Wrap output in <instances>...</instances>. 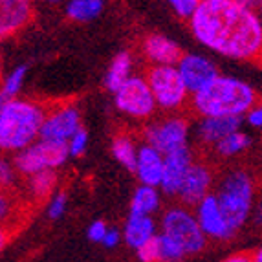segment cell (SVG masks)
Instances as JSON below:
<instances>
[{"mask_svg":"<svg viewBox=\"0 0 262 262\" xmlns=\"http://www.w3.org/2000/svg\"><path fill=\"white\" fill-rule=\"evenodd\" d=\"M258 11H260V17H262V0L258 2Z\"/></svg>","mask_w":262,"mask_h":262,"instance_id":"39","label":"cell"},{"mask_svg":"<svg viewBox=\"0 0 262 262\" xmlns=\"http://www.w3.org/2000/svg\"><path fill=\"white\" fill-rule=\"evenodd\" d=\"M44 2H53V4H57V2H61V0H44Z\"/></svg>","mask_w":262,"mask_h":262,"instance_id":"40","label":"cell"},{"mask_svg":"<svg viewBox=\"0 0 262 262\" xmlns=\"http://www.w3.org/2000/svg\"><path fill=\"white\" fill-rule=\"evenodd\" d=\"M222 262H253V253L251 251H238V253L229 255Z\"/></svg>","mask_w":262,"mask_h":262,"instance_id":"33","label":"cell"},{"mask_svg":"<svg viewBox=\"0 0 262 262\" xmlns=\"http://www.w3.org/2000/svg\"><path fill=\"white\" fill-rule=\"evenodd\" d=\"M251 253H253V262H262V246L251 251Z\"/></svg>","mask_w":262,"mask_h":262,"instance_id":"37","label":"cell"},{"mask_svg":"<svg viewBox=\"0 0 262 262\" xmlns=\"http://www.w3.org/2000/svg\"><path fill=\"white\" fill-rule=\"evenodd\" d=\"M248 123L251 125V127H257V128L262 127V105L260 103H257V105L248 112Z\"/></svg>","mask_w":262,"mask_h":262,"instance_id":"32","label":"cell"},{"mask_svg":"<svg viewBox=\"0 0 262 262\" xmlns=\"http://www.w3.org/2000/svg\"><path fill=\"white\" fill-rule=\"evenodd\" d=\"M242 125V118H204L198 127V136L206 145H216L236 132Z\"/></svg>","mask_w":262,"mask_h":262,"instance_id":"18","label":"cell"},{"mask_svg":"<svg viewBox=\"0 0 262 262\" xmlns=\"http://www.w3.org/2000/svg\"><path fill=\"white\" fill-rule=\"evenodd\" d=\"M216 196L233 236L244 226L253 206V182L244 170L229 172L220 184Z\"/></svg>","mask_w":262,"mask_h":262,"instance_id":"4","label":"cell"},{"mask_svg":"<svg viewBox=\"0 0 262 262\" xmlns=\"http://www.w3.org/2000/svg\"><path fill=\"white\" fill-rule=\"evenodd\" d=\"M191 165H192V158L187 147L165 154L162 185H160V187H162L167 194H178L180 187L184 184V180H185V176H187V170Z\"/></svg>","mask_w":262,"mask_h":262,"instance_id":"14","label":"cell"},{"mask_svg":"<svg viewBox=\"0 0 262 262\" xmlns=\"http://www.w3.org/2000/svg\"><path fill=\"white\" fill-rule=\"evenodd\" d=\"M103 9V0H72L66 6V13L72 20L86 22L96 18Z\"/></svg>","mask_w":262,"mask_h":262,"instance_id":"23","label":"cell"},{"mask_svg":"<svg viewBox=\"0 0 262 262\" xmlns=\"http://www.w3.org/2000/svg\"><path fill=\"white\" fill-rule=\"evenodd\" d=\"M70 156L68 143H55V141L39 140L26 149L18 150L15 158V169L26 176H33L42 170L61 167Z\"/></svg>","mask_w":262,"mask_h":262,"instance_id":"6","label":"cell"},{"mask_svg":"<svg viewBox=\"0 0 262 262\" xmlns=\"http://www.w3.org/2000/svg\"><path fill=\"white\" fill-rule=\"evenodd\" d=\"M167 2L174 8V11L180 15V17L191 18L192 13H194L196 8L200 6L202 0H167Z\"/></svg>","mask_w":262,"mask_h":262,"instance_id":"28","label":"cell"},{"mask_svg":"<svg viewBox=\"0 0 262 262\" xmlns=\"http://www.w3.org/2000/svg\"><path fill=\"white\" fill-rule=\"evenodd\" d=\"M106 233H108V227H106V224L103 220H96L92 226L88 227V238L94 242H101L103 244Z\"/></svg>","mask_w":262,"mask_h":262,"instance_id":"31","label":"cell"},{"mask_svg":"<svg viewBox=\"0 0 262 262\" xmlns=\"http://www.w3.org/2000/svg\"><path fill=\"white\" fill-rule=\"evenodd\" d=\"M64 209H66V194H64V192H59V194H57V196H53L52 202H50L48 216L52 220L61 219L62 213H64Z\"/></svg>","mask_w":262,"mask_h":262,"instance_id":"30","label":"cell"},{"mask_svg":"<svg viewBox=\"0 0 262 262\" xmlns=\"http://www.w3.org/2000/svg\"><path fill=\"white\" fill-rule=\"evenodd\" d=\"M26 72H28V66L22 64V66H17V68L8 75V79L4 81V86H2V94H0V101H2V103L9 99H15V96H17L18 90H20L22 83H24Z\"/></svg>","mask_w":262,"mask_h":262,"instance_id":"26","label":"cell"},{"mask_svg":"<svg viewBox=\"0 0 262 262\" xmlns=\"http://www.w3.org/2000/svg\"><path fill=\"white\" fill-rule=\"evenodd\" d=\"M57 184V174L53 172V169L42 170L37 174L30 176V191L37 200H44L46 196L52 194V191L55 189Z\"/></svg>","mask_w":262,"mask_h":262,"instance_id":"25","label":"cell"},{"mask_svg":"<svg viewBox=\"0 0 262 262\" xmlns=\"http://www.w3.org/2000/svg\"><path fill=\"white\" fill-rule=\"evenodd\" d=\"M178 70L191 94H198L219 77L216 66L196 53H185L178 62Z\"/></svg>","mask_w":262,"mask_h":262,"instance_id":"11","label":"cell"},{"mask_svg":"<svg viewBox=\"0 0 262 262\" xmlns=\"http://www.w3.org/2000/svg\"><path fill=\"white\" fill-rule=\"evenodd\" d=\"M123 236H125V242L134 249H140L150 238H154L156 233H154V222L150 219V214H140V213L128 214Z\"/></svg>","mask_w":262,"mask_h":262,"instance_id":"19","label":"cell"},{"mask_svg":"<svg viewBox=\"0 0 262 262\" xmlns=\"http://www.w3.org/2000/svg\"><path fill=\"white\" fill-rule=\"evenodd\" d=\"M255 222H257L258 226H262V200L258 202V206L255 207Z\"/></svg>","mask_w":262,"mask_h":262,"instance_id":"36","label":"cell"},{"mask_svg":"<svg viewBox=\"0 0 262 262\" xmlns=\"http://www.w3.org/2000/svg\"><path fill=\"white\" fill-rule=\"evenodd\" d=\"M211 184H213V170H211V167L207 163L192 162V165L187 170L184 184L180 187L178 196L182 198V202H185L189 206L200 204L209 194Z\"/></svg>","mask_w":262,"mask_h":262,"instance_id":"12","label":"cell"},{"mask_svg":"<svg viewBox=\"0 0 262 262\" xmlns=\"http://www.w3.org/2000/svg\"><path fill=\"white\" fill-rule=\"evenodd\" d=\"M249 145H251V138L244 132L236 130L233 134H229L227 138H224L222 141L214 145V149L219 152V156L222 158H231V156H236V154L244 152L248 149Z\"/></svg>","mask_w":262,"mask_h":262,"instance_id":"24","label":"cell"},{"mask_svg":"<svg viewBox=\"0 0 262 262\" xmlns=\"http://www.w3.org/2000/svg\"><path fill=\"white\" fill-rule=\"evenodd\" d=\"M143 52L150 62L160 66H176L182 61V57L185 55L174 40L167 39L163 35H158V33L145 37Z\"/></svg>","mask_w":262,"mask_h":262,"instance_id":"16","label":"cell"},{"mask_svg":"<svg viewBox=\"0 0 262 262\" xmlns=\"http://www.w3.org/2000/svg\"><path fill=\"white\" fill-rule=\"evenodd\" d=\"M86 145H88V132L84 128H79L74 138L70 140V143H68L70 154L72 156H81L86 150Z\"/></svg>","mask_w":262,"mask_h":262,"instance_id":"29","label":"cell"},{"mask_svg":"<svg viewBox=\"0 0 262 262\" xmlns=\"http://www.w3.org/2000/svg\"><path fill=\"white\" fill-rule=\"evenodd\" d=\"M187 132L189 127L184 118H169L150 125L145 132V138L154 149H158L162 154H169L184 149L187 143Z\"/></svg>","mask_w":262,"mask_h":262,"instance_id":"9","label":"cell"},{"mask_svg":"<svg viewBox=\"0 0 262 262\" xmlns=\"http://www.w3.org/2000/svg\"><path fill=\"white\" fill-rule=\"evenodd\" d=\"M116 106L132 118H149L156 108V97L150 90L147 79L130 77L114 94Z\"/></svg>","mask_w":262,"mask_h":262,"instance_id":"8","label":"cell"},{"mask_svg":"<svg viewBox=\"0 0 262 262\" xmlns=\"http://www.w3.org/2000/svg\"><path fill=\"white\" fill-rule=\"evenodd\" d=\"M136 251H138V257H140L141 262H163L162 244H160V236L158 235Z\"/></svg>","mask_w":262,"mask_h":262,"instance_id":"27","label":"cell"},{"mask_svg":"<svg viewBox=\"0 0 262 262\" xmlns=\"http://www.w3.org/2000/svg\"><path fill=\"white\" fill-rule=\"evenodd\" d=\"M81 127V116L74 106H61V108L48 112L44 125L40 128V140L55 141V143H70L75 132Z\"/></svg>","mask_w":262,"mask_h":262,"instance_id":"10","label":"cell"},{"mask_svg":"<svg viewBox=\"0 0 262 262\" xmlns=\"http://www.w3.org/2000/svg\"><path fill=\"white\" fill-rule=\"evenodd\" d=\"M119 238H121V235H119L118 229H108V233H106L103 244H105L106 248H114V246L119 244Z\"/></svg>","mask_w":262,"mask_h":262,"instance_id":"35","label":"cell"},{"mask_svg":"<svg viewBox=\"0 0 262 262\" xmlns=\"http://www.w3.org/2000/svg\"><path fill=\"white\" fill-rule=\"evenodd\" d=\"M204 46L220 55L262 62V18L236 0H202L189 18Z\"/></svg>","mask_w":262,"mask_h":262,"instance_id":"1","label":"cell"},{"mask_svg":"<svg viewBox=\"0 0 262 262\" xmlns=\"http://www.w3.org/2000/svg\"><path fill=\"white\" fill-rule=\"evenodd\" d=\"M0 176H2V185H4V187L13 180V169H11V165H9L6 160L0 163Z\"/></svg>","mask_w":262,"mask_h":262,"instance_id":"34","label":"cell"},{"mask_svg":"<svg viewBox=\"0 0 262 262\" xmlns=\"http://www.w3.org/2000/svg\"><path fill=\"white\" fill-rule=\"evenodd\" d=\"M33 20L31 0H0V33L2 39L15 35Z\"/></svg>","mask_w":262,"mask_h":262,"instance_id":"13","label":"cell"},{"mask_svg":"<svg viewBox=\"0 0 262 262\" xmlns=\"http://www.w3.org/2000/svg\"><path fill=\"white\" fill-rule=\"evenodd\" d=\"M112 154L116 156L119 163H121L125 169L128 170H136L138 165V150H136L134 143L128 136L125 134H118L112 140Z\"/></svg>","mask_w":262,"mask_h":262,"instance_id":"21","label":"cell"},{"mask_svg":"<svg viewBox=\"0 0 262 262\" xmlns=\"http://www.w3.org/2000/svg\"><path fill=\"white\" fill-rule=\"evenodd\" d=\"M162 233L184 249L185 255H194L206 246V231L196 216L185 209H169L162 219Z\"/></svg>","mask_w":262,"mask_h":262,"instance_id":"5","label":"cell"},{"mask_svg":"<svg viewBox=\"0 0 262 262\" xmlns=\"http://www.w3.org/2000/svg\"><path fill=\"white\" fill-rule=\"evenodd\" d=\"M198 222L207 236L213 238H229L231 231L226 222L224 211L220 207V202L216 194H207L204 200L198 204Z\"/></svg>","mask_w":262,"mask_h":262,"instance_id":"15","label":"cell"},{"mask_svg":"<svg viewBox=\"0 0 262 262\" xmlns=\"http://www.w3.org/2000/svg\"><path fill=\"white\" fill-rule=\"evenodd\" d=\"M48 112L28 99H9L0 106V145L4 150H22L40 136Z\"/></svg>","mask_w":262,"mask_h":262,"instance_id":"3","label":"cell"},{"mask_svg":"<svg viewBox=\"0 0 262 262\" xmlns=\"http://www.w3.org/2000/svg\"><path fill=\"white\" fill-rule=\"evenodd\" d=\"M191 105L204 118H241L257 105V94L244 81L219 75L209 86L192 94Z\"/></svg>","mask_w":262,"mask_h":262,"instance_id":"2","label":"cell"},{"mask_svg":"<svg viewBox=\"0 0 262 262\" xmlns=\"http://www.w3.org/2000/svg\"><path fill=\"white\" fill-rule=\"evenodd\" d=\"M236 2H241V4L249 6V8H253V6H258V2H260V0H236Z\"/></svg>","mask_w":262,"mask_h":262,"instance_id":"38","label":"cell"},{"mask_svg":"<svg viewBox=\"0 0 262 262\" xmlns=\"http://www.w3.org/2000/svg\"><path fill=\"white\" fill-rule=\"evenodd\" d=\"M163 162H165V154H162L149 143L143 145L138 150V165H136V174L141 184L152 185V187L162 185Z\"/></svg>","mask_w":262,"mask_h":262,"instance_id":"17","label":"cell"},{"mask_svg":"<svg viewBox=\"0 0 262 262\" xmlns=\"http://www.w3.org/2000/svg\"><path fill=\"white\" fill-rule=\"evenodd\" d=\"M158 204H160V196H158L156 187L141 184L140 187L136 189L134 196H132L130 213L150 214L152 211L158 209Z\"/></svg>","mask_w":262,"mask_h":262,"instance_id":"22","label":"cell"},{"mask_svg":"<svg viewBox=\"0 0 262 262\" xmlns=\"http://www.w3.org/2000/svg\"><path fill=\"white\" fill-rule=\"evenodd\" d=\"M130 68H132V57L128 52H121L114 57L112 64L108 68V74H106V88H108L110 92L116 94L130 79L128 77Z\"/></svg>","mask_w":262,"mask_h":262,"instance_id":"20","label":"cell"},{"mask_svg":"<svg viewBox=\"0 0 262 262\" xmlns=\"http://www.w3.org/2000/svg\"><path fill=\"white\" fill-rule=\"evenodd\" d=\"M147 83L156 97L158 106L165 110H176L187 99V86H185L178 66H160L154 64L147 70Z\"/></svg>","mask_w":262,"mask_h":262,"instance_id":"7","label":"cell"}]
</instances>
